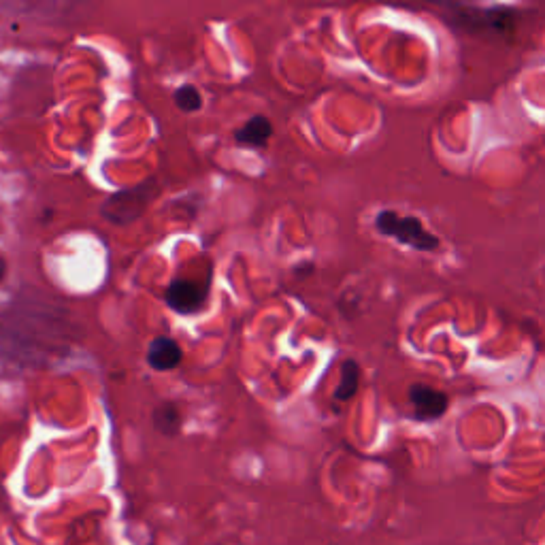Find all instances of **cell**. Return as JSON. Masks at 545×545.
Masks as SVG:
<instances>
[{
	"label": "cell",
	"instance_id": "9",
	"mask_svg": "<svg viewBox=\"0 0 545 545\" xmlns=\"http://www.w3.org/2000/svg\"><path fill=\"white\" fill-rule=\"evenodd\" d=\"M175 105L184 113H194L203 107V96L194 86H184L175 92Z\"/></svg>",
	"mask_w": 545,
	"mask_h": 545
},
{
	"label": "cell",
	"instance_id": "10",
	"mask_svg": "<svg viewBox=\"0 0 545 545\" xmlns=\"http://www.w3.org/2000/svg\"><path fill=\"white\" fill-rule=\"evenodd\" d=\"M5 273H7V262H5V258H3V256H0V282H3Z\"/></svg>",
	"mask_w": 545,
	"mask_h": 545
},
{
	"label": "cell",
	"instance_id": "3",
	"mask_svg": "<svg viewBox=\"0 0 545 545\" xmlns=\"http://www.w3.org/2000/svg\"><path fill=\"white\" fill-rule=\"evenodd\" d=\"M409 403L411 407H414V414L416 420L420 422H433L437 418H441L445 411H448V394L445 392H439L431 386L426 384H414L409 386Z\"/></svg>",
	"mask_w": 545,
	"mask_h": 545
},
{
	"label": "cell",
	"instance_id": "8",
	"mask_svg": "<svg viewBox=\"0 0 545 545\" xmlns=\"http://www.w3.org/2000/svg\"><path fill=\"white\" fill-rule=\"evenodd\" d=\"M360 384V367L356 360H345L341 365V382L335 392L337 401H350L352 396L358 392Z\"/></svg>",
	"mask_w": 545,
	"mask_h": 545
},
{
	"label": "cell",
	"instance_id": "1",
	"mask_svg": "<svg viewBox=\"0 0 545 545\" xmlns=\"http://www.w3.org/2000/svg\"><path fill=\"white\" fill-rule=\"evenodd\" d=\"M375 228L384 237H392L394 241H399L416 252H437L441 247L439 237L433 235L418 218L399 216V213L390 209L377 213Z\"/></svg>",
	"mask_w": 545,
	"mask_h": 545
},
{
	"label": "cell",
	"instance_id": "4",
	"mask_svg": "<svg viewBox=\"0 0 545 545\" xmlns=\"http://www.w3.org/2000/svg\"><path fill=\"white\" fill-rule=\"evenodd\" d=\"M207 299V286L192 282V279H175V282L164 292V301L167 305L181 313V316H190L203 307Z\"/></svg>",
	"mask_w": 545,
	"mask_h": 545
},
{
	"label": "cell",
	"instance_id": "7",
	"mask_svg": "<svg viewBox=\"0 0 545 545\" xmlns=\"http://www.w3.org/2000/svg\"><path fill=\"white\" fill-rule=\"evenodd\" d=\"M154 426L156 431L175 437L181 431V411L175 403H162L154 409Z\"/></svg>",
	"mask_w": 545,
	"mask_h": 545
},
{
	"label": "cell",
	"instance_id": "2",
	"mask_svg": "<svg viewBox=\"0 0 545 545\" xmlns=\"http://www.w3.org/2000/svg\"><path fill=\"white\" fill-rule=\"evenodd\" d=\"M160 186L156 179H147L143 184L135 188H126L120 192H113L101 207L103 218L109 224L124 226L137 222L143 213L150 207V203L156 198Z\"/></svg>",
	"mask_w": 545,
	"mask_h": 545
},
{
	"label": "cell",
	"instance_id": "5",
	"mask_svg": "<svg viewBox=\"0 0 545 545\" xmlns=\"http://www.w3.org/2000/svg\"><path fill=\"white\" fill-rule=\"evenodd\" d=\"M181 348L171 337H156L147 348V362L154 371H173L181 362Z\"/></svg>",
	"mask_w": 545,
	"mask_h": 545
},
{
	"label": "cell",
	"instance_id": "6",
	"mask_svg": "<svg viewBox=\"0 0 545 545\" xmlns=\"http://www.w3.org/2000/svg\"><path fill=\"white\" fill-rule=\"evenodd\" d=\"M273 135V126L271 122L264 118V115H256V118H252L250 122H245L237 132H235V139L241 143V145H250V147H262L267 145V141L271 139Z\"/></svg>",
	"mask_w": 545,
	"mask_h": 545
}]
</instances>
